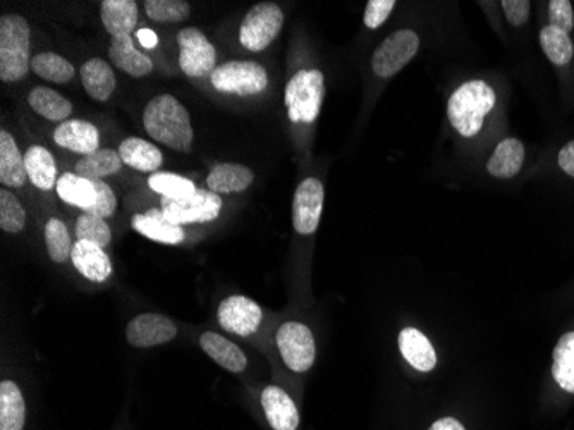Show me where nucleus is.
<instances>
[{
  "label": "nucleus",
  "instance_id": "ea45409f",
  "mask_svg": "<svg viewBox=\"0 0 574 430\" xmlns=\"http://www.w3.org/2000/svg\"><path fill=\"white\" fill-rule=\"evenodd\" d=\"M93 185L97 188V202L93 207L90 208V214L99 215L102 219H107L111 217L117 207V199L112 188L109 187L107 182L102 181V179H91Z\"/></svg>",
  "mask_w": 574,
  "mask_h": 430
},
{
  "label": "nucleus",
  "instance_id": "cd10ccee",
  "mask_svg": "<svg viewBox=\"0 0 574 430\" xmlns=\"http://www.w3.org/2000/svg\"><path fill=\"white\" fill-rule=\"evenodd\" d=\"M26 405L22 389L14 381L0 382V430H23Z\"/></svg>",
  "mask_w": 574,
  "mask_h": 430
},
{
  "label": "nucleus",
  "instance_id": "473e14b6",
  "mask_svg": "<svg viewBox=\"0 0 574 430\" xmlns=\"http://www.w3.org/2000/svg\"><path fill=\"white\" fill-rule=\"evenodd\" d=\"M540 47L550 63L556 66H566L574 55V46L571 37L559 28L547 25L540 31Z\"/></svg>",
  "mask_w": 574,
  "mask_h": 430
},
{
  "label": "nucleus",
  "instance_id": "4468645a",
  "mask_svg": "<svg viewBox=\"0 0 574 430\" xmlns=\"http://www.w3.org/2000/svg\"><path fill=\"white\" fill-rule=\"evenodd\" d=\"M262 408L273 430H296L299 427V412L284 389L267 385L262 393Z\"/></svg>",
  "mask_w": 574,
  "mask_h": 430
},
{
  "label": "nucleus",
  "instance_id": "c03bdc74",
  "mask_svg": "<svg viewBox=\"0 0 574 430\" xmlns=\"http://www.w3.org/2000/svg\"><path fill=\"white\" fill-rule=\"evenodd\" d=\"M552 376L564 391L574 394V364H552Z\"/></svg>",
  "mask_w": 574,
  "mask_h": 430
},
{
  "label": "nucleus",
  "instance_id": "49530a36",
  "mask_svg": "<svg viewBox=\"0 0 574 430\" xmlns=\"http://www.w3.org/2000/svg\"><path fill=\"white\" fill-rule=\"evenodd\" d=\"M429 430H467L463 423L452 417L438 418L437 422L432 423Z\"/></svg>",
  "mask_w": 574,
  "mask_h": 430
},
{
  "label": "nucleus",
  "instance_id": "39448f33",
  "mask_svg": "<svg viewBox=\"0 0 574 430\" xmlns=\"http://www.w3.org/2000/svg\"><path fill=\"white\" fill-rule=\"evenodd\" d=\"M215 90L232 96H258L269 85L264 66L252 61H229L215 67L211 76Z\"/></svg>",
  "mask_w": 574,
  "mask_h": 430
},
{
  "label": "nucleus",
  "instance_id": "f257e3e1",
  "mask_svg": "<svg viewBox=\"0 0 574 430\" xmlns=\"http://www.w3.org/2000/svg\"><path fill=\"white\" fill-rule=\"evenodd\" d=\"M143 125L153 140L176 152H190L193 143L190 112L176 97L164 93L150 100L143 112Z\"/></svg>",
  "mask_w": 574,
  "mask_h": 430
},
{
  "label": "nucleus",
  "instance_id": "a18cd8bd",
  "mask_svg": "<svg viewBox=\"0 0 574 430\" xmlns=\"http://www.w3.org/2000/svg\"><path fill=\"white\" fill-rule=\"evenodd\" d=\"M559 166L567 176L574 178V140L562 147L558 157Z\"/></svg>",
  "mask_w": 574,
  "mask_h": 430
},
{
  "label": "nucleus",
  "instance_id": "6e6552de",
  "mask_svg": "<svg viewBox=\"0 0 574 430\" xmlns=\"http://www.w3.org/2000/svg\"><path fill=\"white\" fill-rule=\"evenodd\" d=\"M420 50V37L413 29H399L388 35L381 46L377 47L372 58V69L379 78H393L403 67L413 61Z\"/></svg>",
  "mask_w": 574,
  "mask_h": 430
},
{
  "label": "nucleus",
  "instance_id": "a878e982",
  "mask_svg": "<svg viewBox=\"0 0 574 430\" xmlns=\"http://www.w3.org/2000/svg\"><path fill=\"white\" fill-rule=\"evenodd\" d=\"M252 182L253 170L243 164H234V162L217 164L207 178L208 188L217 194L240 193V191L248 190Z\"/></svg>",
  "mask_w": 574,
  "mask_h": 430
},
{
  "label": "nucleus",
  "instance_id": "4be33fe9",
  "mask_svg": "<svg viewBox=\"0 0 574 430\" xmlns=\"http://www.w3.org/2000/svg\"><path fill=\"white\" fill-rule=\"evenodd\" d=\"M100 14L112 38L131 37L138 23V4L132 0H104Z\"/></svg>",
  "mask_w": 574,
  "mask_h": 430
},
{
  "label": "nucleus",
  "instance_id": "9b49d317",
  "mask_svg": "<svg viewBox=\"0 0 574 430\" xmlns=\"http://www.w3.org/2000/svg\"><path fill=\"white\" fill-rule=\"evenodd\" d=\"M326 190L320 179L306 178L294 191L293 226L302 237H310L319 229Z\"/></svg>",
  "mask_w": 574,
  "mask_h": 430
},
{
  "label": "nucleus",
  "instance_id": "c9c22d12",
  "mask_svg": "<svg viewBox=\"0 0 574 430\" xmlns=\"http://www.w3.org/2000/svg\"><path fill=\"white\" fill-rule=\"evenodd\" d=\"M76 237L79 241H90V243L99 244V246H107L112 240L111 228L107 223L99 215L90 214V212H84L79 215L76 220Z\"/></svg>",
  "mask_w": 574,
  "mask_h": 430
},
{
  "label": "nucleus",
  "instance_id": "bb28decb",
  "mask_svg": "<svg viewBox=\"0 0 574 430\" xmlns=\"http://www.w3.org/2000/svg\"><path fill=\"white\" fill-rule=\"evenodd\" d=\"M25 166L29 181L34 182L38 190L49 191L58 187V167L52 153L46 147H29L25 153Z\"/></svg>",
  "mask_w": 574,
  "mask_h": 430
},
{
  "label": "nucleus",
  "instance_id": "5701e85b",
  "mask_svg": "<svg viewBox=\"0 0 574 430\" xmlns=\"http://www.w3.org/2000/svg\"><path fill=\"white\" fill-rule=\"evenodd\" d=\"M525 162V146L516 138L500 141L487 162V173L494 178L511 179L520 173Z\"/></svg>",
  "mask_w": 574,
  "mask_h": 430
},
{
  "label": "nucleus",
  "instance_id": "ddd939ff",
  "mask_svg": "<svg viewBox=\"0 0 574 430\" xmlns=\"http://www.w3.org/2000/svg\"><path fill=\"white\" fill-rule=\"evenodd\" d=\"M178 336V327L169 317L161 314H141L126 329V340L135 347H152L166 344Z\"/></svg>",
  "mask_w": 574,
  "mask_h": 430
},
{
  "label": "nucleus",
  "instance_id": "423d86ee",
  "mask_svg": "<svg viewBox=\"0 0 574 430\" xmlns=\"http://www.w3.org/2000/svg\"><path fill=\"white\" fill-rule=\"evenodd\" d=\"M284 26V13L273 2L253 5L240 28V42L244 49L262 52L279 37Z\"/></svg>",
  "mask_w": 574,
  "mask_h": 430
},
{
  "label": "nucleus",
  "instance_id": "f704fd0d",
  "mask_svg": "<svg viewBox=\"0 0 574 430\" xmlns=\"http://www.w3.org/2000/svg\"><path fill=\"white\" fill-rule=\"evenodd\" d=\"M149 187L161 193L164 199H184L199 190L190 179L169 173L152 174L149 178Z\"/></svg>",
  "mask_w": 574,
  "mask_h": 430
},
{
  "label": "nucleus",
  "instance_id": "20e7f679",
  "mask_svg": "<svg viewBox=\"0 0 574 430\" xmlns=\"http://www.w3.org/2000/svg\"><path fill=\"white\" fill-rule=\"evenodd\" d=\"M326 96V79L319 69H302L285 87L288 116L296 125H311L319 117Z\"/></svg>",
  "mask_w": 574,
  "mask_h": 430
},
{
  "label": "nucleus",
  "instance_id": "a211bd4d",
  "mask_svg": "<svg viewBox=\"0 0 574 430\" xmlns=\"http://www.w3.org/2000/svg\"><path fill=\"white\" fill-rule=\"evenodd\" d=\"M399 352L418 372H432L437 365V353L429 338L414 327H406L399 332Z\"/></svg>",
  "mask_w": 574,
  "mask_h": 430
},
{
  "label": "nucleus",
  "instance_id": "1a4fd4ad",
  "mask_svg": "<svg viewBox=\"0 0 574 430\" xmlns=\"http://www.w3.org/2000/svg\"><path fill=\"white\" fill-rule=\"evenodd\" d=\"M161 205L167 220L184 226L217 219L222 208V199L214 191L196 190L184 199H162Z\"/></svg>",
  "mask_w": 574,
  "mask_h": 430
},
{
  "label": "nucleus",
  "instance_id": "f3484780",
  "mask_svg": "<svg viewBox=\"0 0 574 430\" xmlns=\"http://www.w3.org/2000/svg\"><path fill=\"white\" fill-rule=\"evenodd\" d=\"M132 229L149 240L164 244H179L184 241V231L178 224L167 220L164 212L152 208L143 214H135L131 219Z\"/></svg>",
  "mask_w": 574,
  "mask_h": 430
},
{
  "label": "nucleus",
  "instance_id": "f03ea898",
  "mask_svg": "<svg viewBox=\"0 0 574 430\" xmlns=\"http://www.w3.org/2000/svg\"><path fill=\"white\" fill-rule=\"evenodd\" d=\"M496 90L484 79H470L449 97L447 117L456 131L473 138L484 128L485 117L496 108Z\"/></svg>",
  "mask_w": 574,
  "mask_h": 430
},
{
  "label": "nucleus",
  "instance_id": "37998d69",
  "mask_svg": "<svg viewBox=\"0 0 574 430\" xmlns=\"http://www.w3.org/2000/svg\"><path fill=\"white\" fill-rule=\"evenodd\" d=\"M553 364H574V332L561 336L553 347Z\"/></svg>",
  "mask_w": 574,
  "mask_h": 430
},
{
  "label": "nucleus",
  "instance_id": "f8f14e48",
  "mask_svg": "<svg viewBox=\"0 0 574 430\" xmlns=\"http://www.w3.org/2000/svg\"><path fill=\"white\" fill-rule=\"evenodd\" d=\"M217 317H219V324L224 331L241 336V338H248L253 332L258 331L264 314H262L258 303L253 302L252 299H246V296H241V294H235V296H229L220 303Z\"/></svg>",
  "mask_w": 574,
  "mask_h": 430
},
{
  "label": "nucleus",
  "instance_id": "58836bf2",
  "mask_svg": "<svg viewBox=\"0 0 574 430\" xmlns=\"http://www.w3.org/2000/svg\"><path fill=\"white\" fill-rule=\"evenodd\" d=\"M549 20L550 26L570 35L574 28V11L570 0H550Z\"/></svg>",
  "mask_w": 574,
  "mask_h": 430
},
{
  "label": "nucleus",
  "instance_id": "2f4dec72",
  "mask_svg": "<svg viewBox=\"0 0 574 430\" xmlns=\"http://www.w3.org/2000/svg\"><path fill=\"white\" fill-rule=\"evenodd\" d=\"M31 69L40 78L58 85L67 84L76 75L75 66L67 59L54 52H42V54L35 55L31 59Z\"/></svg>",
  "mask_w": 574,
  "mask_h": 430
},
{
  "label": "nucleus",
  "instance_id": "a19ab883",
  "mask_svg": "<svg viewBox=\"0 0 574 430\" xmlns=\"http://www.w3.org/2000/svg\"><path fill=\"white\" fill-rule=\"evenodd\" d=\"M396 9L394 0H370L365 9L363 23L368 29L381 28Z\"/></svg>",
  "mask_w": 574,
  "mask_h": 430
},
{
  "label": "nucleus",
  "instance_id": "e433bc0d",
  "mask_svg": "<svg viewBox=\"0 0 574 430\" xmlns=\"http://www.w3.org/2000/svg\"><path fill=\"white\" fill-rule=\"evenodd\" d=\"M146 16L157 23H181L190 16L191 8L184 0H146Z\"/></svg>",
  "mask_w": 574,
  "mask_h": 430
},
{
  "label": "nucleus",
  "instance_id": "79ce46f5",
  "mask_svg": "<svg viewBox=\"0 0 574 430\" xmlns=\"http://www.w3.org/2000/svg\"><path fill=\"white\" fill-rule=\"evenodd\" d=\"M502 11H505L506 20L511 23L512 26L526 25L530 17V11H532V4L528 0H505L502 2Z\"/></svg>",
  "mask_w": 574,
  "mask_h": 430
},
{
  "label": "nucleus",
  "instance_id": "0eeeda50",
  "mask_svg": "<svg viewBox=\"0 0 574 430\" xmlns=\"http://www.w3.org/2000/svg\"><path fill=\"white\" fill-rule=\"evenodd\" d=\"M277 347L285 367L296 374L308 372L317 358L314 332L302 322H285L276 336Z\"/></svg>",
  "mask_w": 574,
  "mask_h": 430
},
{
  "label": "nucleus",
  "instance_id": "393cba45",
  "mask_svg": "<svg viewBox=\"0 0 574 430\" xmlns=\"http://www.w3.org/2000/svg\"><path fill=\"white\" fill-rule=\"evenodd\" d=\"M79 75H81V81H84L88 96L97 102H105V100L111 99L112 93L116 90V75L104 59H90L84 64Z\"/></svg>",
  "mask_w": 574,
  "mask_h": 430
},
{
  "label": "nucleus",
  "instance_id": "c756f323",
  "mask_svg": "<svg viewBox=\"0 0 574 430\" xmlns=\"http://www.w3.org/2000/svg\"><path fill=\"white\" fill-rule=\"evenodd\" d=\"M29 108L37 112L38 116L46 117L55 123H64L73 112V104L69 100L64 99L59 91L52 88L37 87L29 91L28 96Z\"/></svg>",
  "mask_w": 574,
  "mask_h": 430
},
{
  "label": "nucleus",
  "instance_id": "412c9836",
  "mask_svg": "<svg viewBox=\"0 0 574 430\" xmlns=\"http://www.w3.org/2000/svg\"><path fill=\"white\" fill-rule=\"evenodd\" d=\"M28 179L25 155H22L11 132L0 131V182L5 187L22 188Z\"/></svg>",
  "mask_w": 574,
  "mask_h": 430
},
{
  "label": "nucleus",
  "instance_id": "b1692460",
  "mask_svg": "<svg viewBox=\"0 0 574 430\" xmlns=\"http://www.w3.org/2000/svg\"><path fill=\"white\" fill-rule=\"evenodd\" d=\"M119 155L126 166L140 170V173L155 174V170L161 169L162 162H164V155L157 147L137 137L120 141Z\"/></svg>",
  "mask_w": 574,
  "mask_h": 430
},
{
  "label": "nucleus",
  "instance_id": "de8ad7c7",
  "mask_svg": "<svg viewBox=\"0 0 574 430\" xmlns=\"http://www.w3.org/2000/svg\"><path fill=\"white\" fill-rule=\"evenodd\" d=\"M138 40H140L141 46L146 47V49H153L157 46V35L153 34L152 29H140L138 31Z\"/></svg>",
  "mask_w": 574,
  "mask_h": 430
},
{
  "label": "nucleus",
  "instance_id": "7ed1b4c3",
  "mask_svg": "<svg viewBox=\"0 0 574 430\" xmlns=\"http://www.w3.org/2000/svg\"><path fill=\"white\" fill-rule=\"evenodd\" d=\"M29 40L31 31L25 17L9 14L0 20V79L4 84H16L28 75Z\"/></svg>",
  "mask_w": 574,
  "mask_h": 430
},
{
  "label": "nucleus",
  "instance_id": "aec40b11",
  "mask_svg": "<svg viewBox=\"0 0 574 430\" xmlns=\"http://www.w3.org/2000/svg\"><path fill=\"white\" fill-rule=\"evenodd\" d=\"M200 346H202L203 352L211 356L215 364H219L220 367L226 368L229 372H243L246 365H248V358L244 355L243 350L238 344L229 341L228 338L217 334V332H203L200 336Z\"/></svg>",
  "mask_w": 574,
  "mask_h": 430
},
{
  "label": "nucleus",
  "instance_id": "4c0bfd02",
  "mask_svg": "<svg viewBox=\"0 0 574 430\" xmlns=\"http://www.w3.org/2000/svg\"><path fill=\"white\" fill-rule=\"evenodd\" d=\"M26 212L11 191L0 190V228L2 231L22 232L25 229Z\"/></svg>",
  "mask_w": 574,
  "mask_h": 430
},
{
  "label": "nucleus",
  "instance_id": "2eb2a0df",
  "mask_svg": "<svg viewBox=\"0 0 574 430\" xmlns=\"http://www.w3.org/2000/svg\"><path fill=\"white\" fill-rule=\"evenodd\" d=\"M54 141L71 152L90 155L100 150V135L95 126L81 119H67L55 128Z\"/></svg>",
  "mask_w": 574,
  "mask_h": 430
},
{
  "label": "nucleus",
  "instance_id": "72a5a7b5",
  "mask_svg": "<svg viewBox=\"0 0 574 430\" xmlns=\"http://www.w3.org/2000/svg\"><path fill=\"white\" fill-rule=\"evenodd\" d=\"M47 252L52 261L63 264L73 253V241L63 220L50 219L46 226Z\"/></svg>",
  "mask_w": 574,
  "mask_h": 430
},
{
  "label": "nucleus",
  "instance_id": "6ab92c4d",
  "mask_svg": "<svg viewBox=\"0 0 574 430\" xmlns=\"http://www.w3.org/2000/svg\"><path fill=\"white\" fill-rule=\"evenodd\" d=\"M109 58H111L114 66L125 71L129 76H135V78H143L153 71L152 59L135 46V40L131 37L112 38Z\"/></svg>",
  "mask_w": 574,
  "mask_h": 430
},
{
  "label": "nucleus",
  "instance_id": "9d476101",
  "mask_svg": "<svg viewBox=\"0 0 574 430\" xmlns=\"http://www.w3.org/2000/svg\"><path fill=\"white\" fill-rule=\"evenodd\" d=\"M178 43L181 47L179 66L184 75L191 78L212 76L217 64V52L199 28L181 29L178 34Z\"/></svg>",
  "mask_w": 574,
  "mask_h": 430
},
{
  "label": "nucleus",
  "instance_id": "dca6fc26",
  "mask_svg": "<svg viewBox=\"0 0 574 430\" xmlns=\"http://www.w3.org/2000/svg\"><path fill=\"white\" fill-rule=\"evenodd\" d=\"M71 261L88 281L104 282L111 278L112 264L107 253L99 244L90 241H76L71 253Z\"/></svg>",
  "mask_w": 574,
  "mask_h": 430
},
{
  "label": "nucleus",
  "instance_id": "7c9ffc66",
  "mask_svg": "<svg viewBox=\"0 0 574 430\" xmlns=\"http://www.w3.org/2000/svg\"><path fill=\"white\" fill-rule=\"evenodd\" d=\"M123 169V159L119 152H114L111 149H100L97 152L85 155L79 159L75 170L78 176L87 179H102L117 174Z\"/></svg>",
  "mask_w": 574,
  "mask_h": 430
},
{
  "label": "nucleus",
  "instance_id": "c85d7f7f",
  "mask_svg": "<svg viewBox=\"0 0 574 430\" xmlns=\"http://www.w3.org/2000/svg\"><path fill=\"white\" fill-rule=\"evenodd\" d=\"M58 193L63 202L90 211L97 202V188L91 179L81 178L76 173H66L59 178Z\"/></svg>",
  "mask_w": 574,
  "mask_h": 430
}]
</instances>
